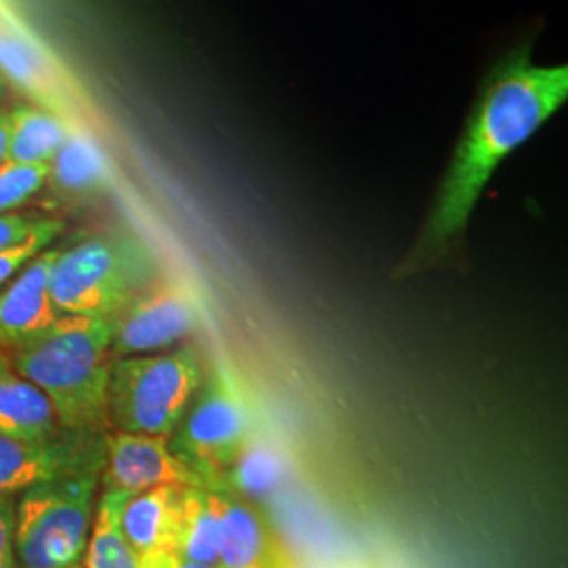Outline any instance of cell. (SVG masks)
I'll list each match as a JSON object with an SVG mask.
<instances>
[{
    "label": "cell",
    "mask_w": 568,
    "mask_h": 568,
    "mask_svg": "<svg viewBox=\"0 0 568 568\" xmlns=\"http://www.w3.org/2000/svg\"><path fill=\"white\" fill-rule=\"evenodd\" d=\"M142 560L143 568H217L192 562V560L183 558V556H180V554L173 551V549L156 551V554H150V556H142Z\"/></svg>",
    "instance_id": "obj_24"
},
{
    "label": "cell",
    "mask_w": 568,
    "mask_h": 568,
    "mask_svg": "<svg viewBox=\"0 0 568 568\" xmlns=\"http://www.w3.org/2000/svg\"><path fill=\"white\" fill-rule=\"evenodd\" d=\"M284 568H314V567H307V565H300V562H297V560H295V558H293V560H291V562H288V565H286V567Z\"/></svg>",
    "instance_id": "obj_26"
},
{
    "label": "cell",
    "mask_w": 568,
    "mask_h": 568,
    "mask_svg": "<svg viewBox=\"0 0 568 568\" xmlns=\"http://www.w3.org/2000/svg\"><path fill=\"white\" fill-rule=\"evenodd\" d=\"M217 568H284L293 560L255 504L217 490Z\"/></svg>",
    "instance_id": "obj_11"
},
{
    "label": "cell",
    "mask_w": 568,
    "mask_h": 568,
    "mask_svg": "<svg viewBox=\"0 0 568 568\" xmlns=\"http://www.w3.org/2000/svg\"><path fill=\"white\" fill-rule=\"evenodd\" d=\"M7 142H9V112L0 108V164L7 161Z\"/></svg>",
    "instance_id": "obj_25"
},
{
    "label": "cell",
    "mask_w": 568,
    "mask_h": 568,
    "mask_svg": "<svg viewBox=\"0 0 568 568\" xmlns=\"http://www.w3.org/2000/svg\"><path fill=\"white\" fill-rule=\"evenodd\" d=\"M203 487L201 478L173 453L169 438L112 429L105 436L103 493L138 495L148 488Z\"/></svg>",
    "instance_id": "obj_9"
},
{
    "label": "cell",
    "mask_w": 568,
    "mask_h": 568,
    "mask_svg": "<svg viewBox=\"0 0 568 568\" xmlns=\"http://www.w3.org/2000/svg\"><path fill=\"white\" fill-rule=\"evenodd\" d=\"M203 321L192 286L156 276L112 316V361L166 349L190 337Z\"/></svg>",
    "instance_id": "obj_7"
},
{
    "label": "cell",
    "mask_w": 568,
    "mask_h": 568,
    "mask_svg": "<svg viewBox=\"0 0 568 568\" xmlns=\"http://www.w3.org/2000/svg\"><path fill=\"white\" fill-rule=\"evenodd\" d=\"M0 72L4 74L7 82L18 81L34 100L44 105V110H51L61 114L60 93L55 89L53 77L49 74V68L39 60V53L21 41L20 37L0 26ZM65 119V116H63Z\"/></svg>",
    "instance_id": "obj_19"
},
{
    "label": "cell",
    "mask_w": 568,
    "mask_h": 568,
    "mask_svg": "<svg viewBox=\"0 0 568 568\" xmlns=\"http://www.w3.org/2000/svg\"><path fill=\"white\" fill-rule=\"evenodd\" d=\"M255 432V415L239 382L227 366L213 363L169 445L203 487L220 488L227 467Z\"/></svg>",
    "instance_id": "obj_6"
},
{
    "label": "cell",
    "mask_w": 568,
    "mask_h": 568,
    "mask_svg": "<svg viewBox=\"0 0 568 568\" xmlns=\"http://www.w3.org/2000/svg\"><path fill=\"white\" fill-rule=\"evenodd\" d=\"M100 474L28 488L16 497L20 568H68L82 562L98 506Z\"/></svg>",
    "instance_id": "obj_5"
},
{
    "label": "cell",
    "mask_w": 568,
    "mask_h": 568,
    "mask_svg": "<svg viewBox=\"0 0 568 568\" xmlns=\"http://www.w3.org/2000/svg\"><path fill=\"white\" fill-rule=\"evenodd\" d=\"M159 276L145 244L122 230H108L58 248L49 293L60 316H116Z\"/></svg>",
    "instance_id": "obj_3"
},
{
    "label": "cell",
    "mask_w": 568,
    "mask_h": 568,
    "mask_svg": "<svg viewBox=\"0 0 568 568\" xmlns=\"http://www.w3.org/2000/svg\"><path fill=\"white\" fill-rule=\"evenodd\" d=\"M9 365V361H7V356H4V354H2V352H0V368H2V366H7Z\"/></svg>",
    "instance_id": "obj_28"
},
{
    "label": "cell",
    "mask_w": 568,
    "mask_h": 568,
    "mask_svg": "<svg viewBox=\"0 0 568 568\" xmlns=\"http://www.w3.org/2000/svg\"><path fill=\"white\" fill-rule=\"evenodd\" d=\"M112 331L108 316H60L44 333L4 354L11 368L49 398L61 429H110Z\"/></svg>",
    "instance_id": "obj_2"
},
{
    "label": "cell",
    "mask_w": 568,
    "mask_h": 568,
    "mask_svg": "<svg viewBox=\"0 0 568 568\" xmlns=\"http://www.w3.org/2000/svg\"><path fill=\"white\" fill-rule=\"evenodd\" d=\"M72 122L39 105L20 103L9 110L7 161L13 164H49L72 131Z\"/></svg>",
    "instance_id": "obj_16"
},
{
    "label": "cell",
    "mask_w": 568,
    "mask_h": 568,
    "mask_svg": "<svg viewBox=\"0 0 568 568\" xmlns=\"http://www.w3.org/2000/svg\"><path fill=\"white\" fill-rule=\"evenodd\" d=\"M129 497L124 493H102L98 499L82 568H143L142 556L122 535L121 511Z\"/></svg>",
    "instance_id": "obj_18"
},
{
    "label": "cell",
    "mask_w": 568,
    "mask_h": 568,
    "mask_svg": "<svg viewBox=\"0 0 568 568\" xmlns=\"http://www.w3.org/2000/svg\"><path fill=\"white\" fill-rule=\"evenodd\" d=\"M49 164H0V215L11 213L32 196H37L44 185Z\"/></svg>",
    "instance_id": "obj_20"
},
{
    "label": "cell",
    "mask_w": 568,
    "mask_h": 568,
    "mask_svg": "<svg viewBox=\"0 0 568 568\" xmlns=\"http://www.w3.org/2000/svg\"><path fill=\"white\" fill-rule=\"evenodd\" d=\"M110 182L112 166L102 145L87 131L72 126L60 152L49 163L42 190H47L55 203L77 204L102 196Z\"/></svg>",
    "instance_id": "obj_12"
},
{
    "label": "cell",
    "mask_w": 568,
    "mask_h": 568,
    "mask_svg": "<svg viewBox=\"0 0 568 568\" xmlns=\"http://www.w3.org/2000/svg\"><path fill=\"white\" fill-rule=\"evenodd\" d=\"M180 488L173 485L148 488L124 501L122 535L140 556L166 551L175 546Z\"/></svg>",
    "instance_id": "obj_14"
},
{
    "label": "cell",
    "mask_w": 568,
    "mask_h": 568,
    "mask_svg": "<svg viewBox=\"0 0 568 568\" xmlns=\"http://www.w3.org/2000/svg\"><path fill=\"white\" fill-rule=\"evenodd\" d=\"M61 230H63V222L49 217L41 230L32 234L28 241L16 244L7 251H0V286L9 283L18 272H21L39 253L53 243L60 236Z\"/></svg>",
    "instance_id": "obj_21"
},
{
    "label": "cell",
    "mask_w": 568,
    "mask_h": 568,
    "mask_svg": "<svg viewBox=\"0 0 568 568\" xmlns=\"http://www.w3.org/2000/svg\"><path fill=\"white\" fill-rule=\"evenodd\" d=\"M68 568H82V562H79V565H72V567H68Z\"/></svg>",
    "instance_id": "obj_29"
},
{
    "label": "cell",
    "mask_w": 568,
    "mask_h": 568,
    "mask_svg": "<svg viewBox=\"0 0 568 568\" xmlns=\"http://www.w3.org/2000/svg\"><path fill=\"white\" fill-rule=\"evenodd\" d=\"M49 217H39L32 213H2L0 215V251H7L16 244L28 241L41 230Z\"/></svg>",
    "instance_id": "obj_22"
},
{
    "label": "cell",
    "mask_w": 568,
    "mask_h": 568,
    "mask_svg": "<svg viewBox=\"0 0 568 568\" xmlns=\"http://www.w3.org/2000/svg\"><path fill=\"white\" fill-rule=\"evenodd\" d=\"M58 248L42 251L0 291V352L28 344L60 318L49 293L51 267Z\"/></svg>",
    "instance_id": "obj_10"
},
{
    "label": "cell",
    "mask_w": 568,
    "mask_h": 568,
    "mask_svg": "<svg viewBox=\"0 0 568 568\" xmlns=\"http://www.w3.org/2000/svg\"><path fill=\"white\" fill-rule=\"evenodd\" d=\"M0 568H20L16 551V497H0Z\"/></svg>",
    "instance_id": "obj_23"
},
{
    "label": "cell",
    "mask_w": 568,
    "mask_h": 568,
    "mask_svg": "<svg viewBox=\"0 0 568 568\" xmlns=\"http://www.w3.org/2000/svg\"><path fill=\"white\" fill-rule=\"evenodd\" d=\"M60 422L39 387L20 377L11 365L0 368V436L49 438L60 432Z\"/></svg>",
    "instance_id": "obj_15"
},
{
    "label": "cell",
    "mask_w": 568,
    "mask_h": 568,
    "mask_svg": "<svg viewBox=\"0 0 568 568\" xmlns=\"http://www.w3.org/2000/svg\"><path fill=\"white\" fill-rule=\"evenodd\" d=\"M291 474L293 466L286 450L270 436L255 432L215 490H225L255 504L274 497L291 480Z\"/></svg>",
    "instance_id": "obj_13"
},
{
    "label": "cell",
    "mask_w": 568,
    "mask_h": 568,
    "mask_svg": "<svg viewBox=\"0 0 568 568\" xmlns=\"http://www.w3.org/2000/svg\"><path fill=\"white\" fill-rule=\"evenodd\" d=\"M567 65H539L520 47L490 72L467 116L447 175L427 215L419 253L459 239L499 164L567 103Z\"/></svg>",
    "instance_id": "obj_1"
},
{
    "label": "cell",
    "mask_w": 568,
    "mask_h": 568,
    "mask_svg": "<svg viewBox=\"0 0 568 568\" xmlns=\"http://www.w3.org/2000/svg\"><path fill=\"white\" fill-rule=\"evenodd\" d=\"M173 551H178L180 556L192 562L217 567V551H220L217 490L206 487L180 488Z\"/></svg>",
    "instance_id": "obj_17"
},
{
    "label": "cell",
    "mask_w": 568,
    "mask_h": 568,
    "mask_svg": "<svg viewBox=\"0 0 568 568\" xmlns=\"http://www.w3.org/2000/svg\"><path fill=\"white\" fill-rule=\"evenodd\" d=\"M7 91V79H4V74L0 72V95Z\"/></svg>",
    "instance_id": "obj_27"
},
{
    "label": "cell",
    "mask_w": 568,
    "mask_h": 568,
    "mask_svg": "<svg viewBox=\"0 0 568 568\" xmlns=\"http://www.w3.org/2000/svg\"><path fill=\"white\" fill-rule=\"evenodd\" d=\"M108 432L60 429L37 440L0 436V497L72 476H102Z\"/></svg>",
    "instance_id": "obj_8"
},
{
    "label": "cell",
    "mask_w": 568,
    "mask_h": 568,
    "mask_svg": "<svg viewBox=\"0 0 568 568\" xmlns=\"http://www.w3.org/2000/svg\"><path fill=\"white\" fill-rule=\"evenodd\" d=\"M206 371L196 345L114 358L108 382V427L171 438L203 386Z\"/></svg>",
    "instance_id": "obj_4"
}]
</instances>
